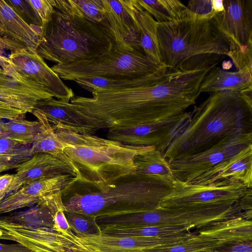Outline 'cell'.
I'll use <instances>...</instances> for the list:
<instances>
[{
	"label": "cell",
	"instance_id": "bcb514c9",
	"mask_svg": "<svg viewBox=\"0 0 252 252\" xmlns=\"http://www.w3.org/2000/svg\"><path fill=\"white\" fill-rule=\"evenodd\" d=\"M5 195H0V202L4 199V198L5 197Z\"/></svg>",
	"mask_w": 252,
	"mask_h": 252
},
{
	"label": "cell",
	"instance_id": "60d3db41",
	"mask_svg": "<svg viewBox=\"0 0 252 252\" xmlns=\"http://www.w3.org/2000/svg\"><path fill=\"white\" fill-rule=\"evenodd\" d=\"M0 252H31V251L19 244H5L0 243Z\"/></svg>",
	"mask_w": 252,
	"mask_h": 252
},
{
	"label": "cell",
	"instance_id": "2e32d148",
	"mask_svg": "<svg viewBox=\"0 0 252 252\" xmlns=\"http://www.w3.org/2000/svg\"><path fill=\"white\" fill-rule=\"evenodd\" d=\"M224 10L213 17L229 44L252 47V0H222Z\"/></svg>",
	"mask_w": 252,
	"mask_h": 252
},
{
	"label": "cell",
	"instance_id": "f6af8a7d",
	"mask_svg": "<svg viewBox=\"0 0 252 252\" xmlns=\"http://www.w3.org/2000/svg\"><path fill=\"white\" fill-rule=\"evenodd\" d=\"M8 170H9L8 165L0 162V173Z\"/></svg>",
	"mask_w": 252,
	"mask_h": 252
},
{
	"label": "cell",
	"instance_id": "6da1fadb",
	"mask_svg": "<svg viewBox=\"0 0 252 252\" xmlns=\"http://www.w3.org/2000/svg\"><path fill=\"white\" fill-rule=\"evenodd\" d=\"M212 68L184 70L162 66L141 86L93 92L92 97L74 96L70 103L108 128L160 121L179 115L195 103L201 83Z\"/></svg>",
	"mask_w": 252,
	"mask_h": 252
},
{
	"label": "cell",
	"instance_id": "d6986e66",
	"mask_svg": "<svg viewBox=\"0 0 252 252\" xmlns=\"http://www.w3.org/2000/svg\"><path fill=\"white\" fill-rule=\"evenodd\" d=\"M76 181L71 174L46 178L23 186L6 196L0 203V215L25 207L38 204L45 196L63 190Z\"/></svg>",
	"mask_w": 252,
	"mask_h": 252
},
{
	"label": "cell",
	"instance_id": "74e56055",
	"mask_svg": "<svg viewBox=\"0 0 252 252\" xmlns=\"http://www.w3.org/2000/svg\"><path fill=\"white\" fill-rule=\"evenodd\" d=\"M28 0L40 18L42 26L51 20L55 9V0Z\"/></svg>",
	"mask_w": 252,
	"mask_h": 252
},
{
	"label": "cell",
	"instance_id": "ac0fdd59",
	"mask_svg": "<svg viewBox=\"0 0 252 252\" xmlns=\"http://www.w3.org/2000/svg\"><path fill=\"white\" fill-rule=\"evenodd\" d=\"M191 184L215 186H252V145L193 179Z\"/></svg>",
	"mask_w": 252,
	"mask_h": 252
},
{
	"label": "cell",
	"instance_id": "ba28073f",
	"mask_svg": "<svg viewBox=\"0 0 252 252\" xmlns=\"http://www.w3.org/2000/svg\"><path fill=\"white\" fill-rule=\"evenodd\" d=\"M244 217L249 219L241 199L237 202L191 207L162 208L134 211L122 216L125 225L190 226L201 229L219 222Z\"/></svg>",
	"mask_w": 252,
	"mask_h": 252
},
{
	"label": "cell",
	"instance_id": "7a4b0ae2",
	"mask_svg": "<svg viewBox=\"0 0 252 252\" xmlns=\"http://www.w3.org/2000/svg\"><path fill=\"white\" fill-rule=\"evenodd\" d=\"M252 90L212 93L195 107L185 128L163 154L174 160L201 152L224 138L252 133Z\"/></svg>",
	"mask_w": 252,
	"mask_h": 252
},
{
	"label": "cell",
	"instance_id": "d590c367",
	"mask_svg": "<svg viewBox=\"0 0 252 252\" xmlns=\"http://www.w3.org/2000/svg\"><path fill=\"white\" fill-rule=\"evenodd\" d=\"M6 3L29 25L42 27L41 21L28 0H6Z\"/></svg>",
	"mask_w": 252,
	"mask_h": 252
},
{
	"label": "cell",
	"instance_id": "7402d4cb",
	"mask_svg": "<svg viewBox=\"0 0 252 252\" xmlns=\"http://www.w3.org/2000/svg\"><path fill=\"white\" fill-rule=\"evenodd\" d=\"M16 171L6 196L23 186L38 180L63 174H71L76 177L71 168L63 161L42 153L34 154L20 163Z\"/></svg>",
	"mask_w": 252,
	"mask_h": 252
},
{
	"label": "cell",
	"instance_id": "4316f807",
	"mask_svg": "<svg viewBox=\"0 0 252 252\" xmlns=\"http://www.w3.org/2000/svg\"><path fill=\"white\" fill-rule=\"evenodd\" d=\"M42 125V129L32 143L29 155L38 153L50 155L65 162L73 170L76 178L75 170L71 162L64 154L63 145L56 134L52 125L41 112L33 109L32 113Z\"/></svg>",
	"mask_w": 252,
	"mask_h": 252
},
{
	"label": "cell",
	"instance_id": "44dd1931",
	"mask_svg": "<svg viewBox=\"0 0 252 252\" xmlns=\"http://www.w3.org/2000/svg\"><path fill=\"white\" fill-rule=\"evenodd\" d=\"M54 97L33 81L13 78L0 68V104L32 113L38 101Z\"/></svg>",
	"mask_w": 252,
	"mask_h": 252
},
{
	"label": "cell",
	"instance_id": "e0dca14e",
	"mask_svg": "<svg viewBox=\"0 0 252 252\" xmlns=\"http://www.w3.org/2000/svg\"><path fill=\"white\" fill-rule=\"evenodd\" d=\"M0 240L16 242L31 252H65V235L48 227H30L0 220Z\"/></svg>",
	"mask_w": 252,
	"mask_h": 252
},
{
	"label": "cell",
	"instance_id": "603a6c76",
	"mask_svg": "<svg viewBox=\"0 0 252 252\" xmlns=\"http://www.w3.org/2000/svg\"><path fill=\"white\" fill-rule=\"evenodd\" d=\"M106 18L120 45L129 44L142 52L138 29L124 0H102Z\"/></svg>",
	"mask_w": 252,
	"mask_h": 252
},
{
	"label": "cell",
	"instance_id": "836d02e7",
	"mask_svg": "<svg viewBox=\"0 0 252 252\" xmlns=\"http://www.w3.org/2000/svg\"><path fill=\"white\" fill-rule=\"evenodd\" d=\"M64 214L71 231L76 235L94 234L101 231L94 215L66 210Z\"/></svg>",
	"mask_w": 252,
	"mask_h": 252
},
{
	"label": "cell",
	"instance_id": "9c48e42d",
	"mask_svg": "<svg viewBox=\"0 0 252 252\" xmlns=\"http://www.w3.org/2000/svg\"><path fill=\"white\" fill-rule=\"evenodd\" d=\"M249 241H252V220L238 217L199 229L176 245L149 252H220Z\"/></svg>",
	"mask_w": 252,
	"mask_h": 252
},
{
	"label": "cell",
	"instance_id": "cb8c5ba5",
	"mask_svg": "<svg viewBox=\"0 0 252 252\" xmlns=\"http://www.w3.org/2000/svg\"><path fill=\"white\" fill-rule=\"evenodd\" d=\"M124 0L138 30L142 50L146 57L161 65L157 37L158 23L139 5L137 0Z\"/></svg>",
	"mask_w": 252,
	"mask_h": 252
},
{
	"label": "cell",
	"instance_id": "ab89813d",
	"mask_svg": "<svg viewBox=\"0 0 252 252\" xmlns=\"http://www.w3.org/2000/svg\"><path fill=\"white\" fill-rule=\"evenodd\" d=\"M14 177V174H4L0 176V195L6 196V193Z\"/></svg>",
	"mask_w": 252,
	"mask_h": 252
},
{
	"label": "cell",
	"instance_id": "4fadbf2b",
	"mask_svg": "<svg viewBox=\"0 0 252 252\" xmlns=\"http://www.w3.org/2000/svg\"><path fill=\"white\" fill-rule=\"evenodd\" d=\"M252 145V133L230 135L203 151L168 161L175 179L190 182Z\"/></svg>",
	"mask_w": 252,
	"mask_h": 252
},
{
	"label": "cell",
	"instance_id": "8fae6325",
	"mask_svg": "<svg viewBox=\"0 0 252 252\" xmlns=\"http://www.w3.org/2000/svg\"><path fill=\"white\" fill-rule=\"evenodd\" d=\"M0 66L10 77L35 82L58 99L69 102L74 96L71 89L36 52L24 49L12 51L8 57L0 56Z\"/></svg>",
	"mask_w": 252,
	"mask_h": 252
},
{
	"label": "cell",
	"instance_id": "d4e9b609",
	"mask_svg": "<svg viewBox=\"0 0 252 252\" xmlns=\"http://www.w3.org/2000/svg\"><path fill=\"white\" fill-rule=\"evenodd\" d=\"M252 74L240 71H225L216 66L203 79L199 92L217 93L225 91L243 92L252 90Z\"/></svg>",
	"mask_w": 252,
	"mask_h": 252
},
{
	"label": "cell",
	"instance_id": "5b68a950",
	"mask_svg": "<svg viewBox=\"0 0 252 252\" xmlns=\"http://www.w3.org/2000/svg\"><path fill=\"white\" fill-rule=\"evenodd\" d=\"M86 188L81 192L68 186L62 191L63 195L68 196L63 199L65 210L107 216L156 209L171 191L172 186L133 174L119 179L106 191Z\"/></svg>",
	"mask_w": 252,
	"mask_h": 252
},
{
	"label": "cell",
	"instance_id": "9a60e30c",
	"mask_svg": "<svg viewBox=\"0 0 252 252\" xmlns=\"http://www.w3.org/2000/svg\"><path fill=\"white\" fill-rule=\"evenodd\" d=\"M33 109L43 114L54 127L91 134L108 128L106 123L79 111L70 102L53 97L38 101Z\"/></svg>",
	"mask_w": 252,
	"mask_h": 252
},
{
	"label": "cell",
	"instance_id": "7c38bea8",
	"mask_svg": "<svg viewBox=\"0 0 252 252\" xmlns=\"http://www.w3.org/2000/svg\"><path fill=\"white\" fill-rule=\"evenodd\" d=\"M192 112L164 120L127 127L108 128L106 138L134 146H153L163 154L189 124Z\"/></svg>",
	"mask_w": 252,
	"mask_h": 252
},
{
	"label": "cell",
	"instance_id": "8d00e7d4",
	"mask_svg": "<svg viewBox=\"0 0 252 252\" xmlns=\"http://www.w3.org/2000/svg\"><path fill=\"white\" fill-rule=\"evenodd\" d=\"M191 17L198 19H212L217 14L212 0H192L186 6Z\"/></svg>",
	"mask_w": 252,
	"mask_h": 252
},
{
	"label": "cell",
	"instance_id": "f546056e",
	"mask_svg": "<svg viewBox=\"0 0 252 252\" xmlns=\"http://www.w3.org/2000/svg\"><path fill=\"white\" fill-rule=\"evenodd\" d=\"M42 129V125L37 120L31 121L24 117L0 121V132L12 140L26 145L33 143Z\"/></svg>",
	"mask_w": 252,
	"mask_h": 252
},
{
	"label": "cell",
	"instance_id": "484cf974",
	"mask_svg": "<svg viewBox=\"0 0 252 252\" xmlns=\"http://www.w3.org/2000/svg\"><path fill=\"white\" fill-rule=\"evenodd\" d=\"M134 174L172 186L175 178L168 160L159 151L154 149L137 155L134 160Z\"/></svg>",
	"mask_w": 252,
	"mask_h": 252
},
{
	"label": "cell",
	"instance_id": "4dcf8cb0",
	"mask_svg": "<svg viewBox=\"0 0 252 252\" xmlns=\"http://www.w3.org/2000/svg\"><path fill=\"white\" fill-rule=\"evenodd\" d=\"M55 0V8L67 13L97 22L107 20L102 0Z\"/></svg>",
	"mask_w": 252,
	"mask_h": 252
},
{
	"label": "cell",
	"instance_id": "ffe728a7",
	"mask_svg": "<svg viewBox=\"0 0 252 252\" xmlns=\"http://www.w3.org/2000/svg\"><path fill=\"white\" fill-rule=\"evenodd\" d=\"M42 27L31 26L19 16L5 0H0V39L11 52L24 49L36 52Z\"/></svg>",
	"mask_w": 252,
	"mask_h": 252
},
{
	"label": "cell",
	"instance_id": "f35d334b",
	"mask_svg": "<svg viewBox=\"0 0 252 252\" xmlns=\"http://www.w3.org/2000/svg\"><path fill=\"white\" fill-rule=\"evenodd\" d=\"M26 113H27L24 111L7 107L0 104V121L18 117H24Z\"/></svg>",
	"mask_w": 252,
	"mask_h": 252
},
{
	"label": "cell",
	"instance_id": "1f68e13d",
	"mask_svg": "<svg viewBox=\"0 0 252 252\" xmlns=\"http://www.w3.org/2000/svg\"><path fill=\"white\" fill-rule=\"evenodd\" d=\"M0 220L9 223L30 227L52 228L53 219L49 210L44 206L37 204L30 209L0 217Z\"/></svg>",
	"mask_w": 252,
	"mask_h": 252
},
{
	"label": "cell",
	"instance_id": "b9f144b4",
	"mask_svg": "<svg viewBox=\"0 0 252 252\" xmlns=\"http://www.w3.org/2000/svg\"><path fill=\"white\" fill-rule=\"evenodd\" d=\"M252 241L244 242L220 252H252Z\"/></svg>",
	"mask_w": 252,
	"mask_h": 252
},
{
	"label": "cell",
	"instance_id": "30bf717a",
	"mask_svg": "<svg viewBox=\"0 0 252 252\" xmlns=\"http://www.w3.org/2000/svg\"><path fill=\"white\" fill-rule=\"evenodd\" d=\"M195 233L164 237H122L97 234L76 235L72 231L66 235L65 252H149L155 249L176 245Z\"/></svg>",
	"mask_w": 252,
	"mask_h": 252
},
{
	"label": "cell",
	"instance_id": "277c9868",
	"mask_svg": "<svg viewBox=\"0 0 252 252\" xmlns=\"http://www.w3.org/2000/svg\"><path fill=\"white\" fill-rule=\"evenodd\" d=\"M116 44L107 20L94 22L55 8L51 20L42 26L36 52L44 60L66 64L101 56Z\"/></svg>",
	"mask_w": 252,
	"mask_h": 252
},
{
	"label": "cell",
	"instance_id": "e575fe53",
	"mask_svg": "<svg viewBox=\"0 0 252 252\" xmlns=\"http://www.w3.org/2000/svg\"><path fill=\"white\" fill-rule=\"evenodd\" d=\"M227 56L232 59L237 70L252 74V47H240L229 44Z\"/></svg>",
	"mask_w": 252,
	"mask_h": 252
},
{
	"label": "cell",
	"instance_id": "8992f818",
	"mask_svg": "<svg viewBox=\"0 0 252 252\" xmlns=\"http://www.w3.org/2000/svg\"><path fill=\"white\" fill-rule=\"evenodd\" d=\"M157 37L160 64L174 68L190 57L214 53L227 56L229 42L214 18L188 17L158 23Z\"/></svg>",
	"mask_w": 252,
	"mask_h": 252
},
{
	"label": "cell",
	"instance_id": "52a82bcc",
	"mask_svg": "<svg viewBox=\"0 0 252 252\" xmlns=\"http://www.w3.org/2000/svg\"><path fill=\"white\" fill-rule=\"evenodd\" d=\"M161 66L131 45L116 44L108 52L96 58L55 64L51 68L61 79L73 81L87 77L139 78L151 75Z\"/></svg>",
	"mask_w": 252,
	"mask_h": 252
},
{
	"label": "cell",
	"instance_id": "f1b7e54d",
	"mask_svg": "<svg viewBox=\"0 0 252 252\" xmlns=\"http://www.w3.org/2000/svg\"><path fill=\"white\" fill-rule=\"evenodd\" d=\"M139 5L158 23L179 21L191 17L189 10L178 0H137Z\"/></svg>",
	"mask_w": 252,
	"mask_h": 252
},
{
	"label": "cell",
	"instance_id": "ee69618b",
	"mask_svg": "<svg viewBox=\"0 0 252 252\" xmlns=\"http://www.w3.org/2000/svg\"><path fill=\"white\" fill-rule=\"evenodd\" d=\"M8 50L5 43L0 39V56H5V51Z\"/></svg>",
	"mask_w": 252,
	"mask_h": 252
},
{
	"label": "cell",
	"instance_id": "d6a6232c",
	"mask_svg": "<svg viewBox=\"0 0 252 252\" xmlns=\"http://www.w3.org/2000/svg\"><path fill=\"white\" fill-rule=\"evenodd\" d=\"M19 144L0 132V158L4 163L15 168L21 162L29 159L30 148H25Z\"/></svg>",
	"mask_w": 252,
	"mask_h": 252
},
{
	"label": "cell",
	"instance_id": "5bb4252c",
	"mask_svg": "<svg viewBox=\"0 0 252 252\" xmlns=\"http://www.w3.org/2000/svg\"><path fill=\"white\" fill-rule=\"evenodd\" d=\"M242 184L215 186L182 182L176 179L159 207L174 208L219 204L239 201L249 189Z\"/></svg>",
	"mask_w": 252,
	"mask_h": 252
},
{
	"label": "cell",
	"instance_id": "83f0119b",
	"mask_svg": "<svg viewBox=\"0 0 252 252\" xmlns=\"http://www.w3.org/2000/svg\"><path fill=\"white\" fill-rule=\"evenodd\" d=\"M101 232L109 235L122 237H164L189 234L193 228L190 226L116 225L100 227Z\"/></svg>",
	"mask_w": 252,
	"mask_h": 252
},
{
	"label": "cell",
	"instance_id": "3957f363",
	"mask_svg": "<svg viewBox=\"0 0 252 252\" xmlns=\"http://www.w3.org/2000/svg\"><path fill=\"white\" fill-rule=\"evenodd\" d=\"M53 128L75 170L76 181L101 191L108 190L119 179L134 174L135 158L156 149L127 145L94 134Z\"/></svg>",
	"mask_w": 252,
	"mask_h": 252
},
{
	"label": "cell",
	"instance_id": "7bdbcfd3",
	"mask_svg": "<svg viewBox=\"0 0 252 252\" xmlns=\"http://www.w3.org/2000/svg\"><path fill=\"white\" fill-rule=\"evenodd\" d=\"M213 5L215 12L218 13L224 10L222 0H212Z\"/></svg>",
	"mask_w": 252,
	"mask_h": 252
}]
</instances>
